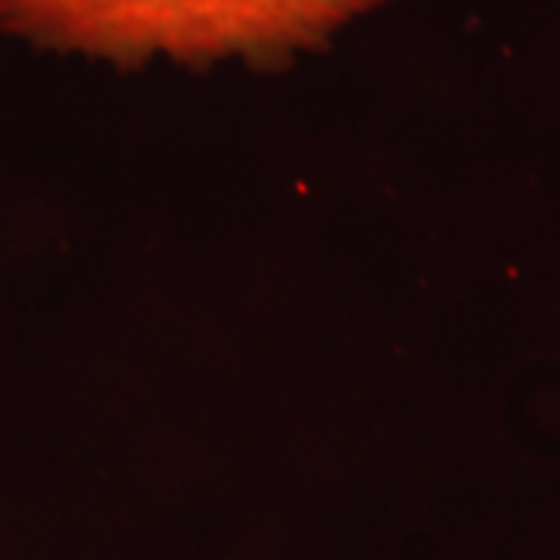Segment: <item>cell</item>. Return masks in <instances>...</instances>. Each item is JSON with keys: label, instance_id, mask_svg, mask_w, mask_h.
Instances as JSON below:
<instances>
[{"label": "cell", "instance_id": "1", "mask_svg": "<svg viewBox=\"0 0 560 560\" xmlns=\"http://www.w3.org/2000/svg\"><path fill=\"white\" fill-rule=\"evenodd\" d=\"M386 0H0V28L97 60H287Z\"/></svg>", "mask_w": 560, "mask_h": 560}]
</instances>
